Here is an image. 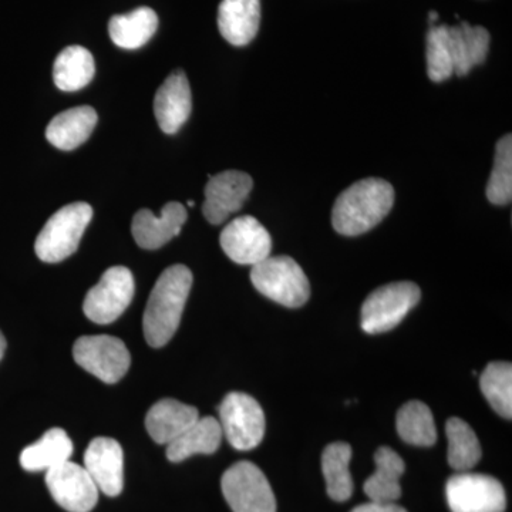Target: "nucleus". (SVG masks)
Returning <instances> with one entry per match:
<instances>
[{"label":"nucleus","mask_w":512,"mask_h":512,"mask_svg":"<svg viewBox=\"0 0 512 512\" xmlns=\"http://www.w3.org/2000/svg\"><path fill=\"white\" fill-rule=\"evenodd\" d=\"M192 286V272L185 265L165 269L157 279L144 312V336L151 348H163L180 326Z\"/></svg>","instance_id":"1"},{"label":"nucleus","mask_w":512,"mask_h":512,"mask_svg":"<svg viewBox=\"0 0 512 512\" xmlns=\"http://www.w3.org/2000/svg\"><path fill=\"white\" fill-rule=\"evenodd\" d=\"M393 185L382 178H365L339 195L332 211L335 231L345 237L365 234L392 211Z\"/></svg>","instance_id":"2"},{"label":"nucleus","mask_w":512,"mask_h":512,"mask_svg":"<svg viewBox=\"0 0 512 512\" xmlns=\"http://www.w3.org/2000/svg\"><path fill=\"white\" fill-rule=\"evenodd\" d=\"M93 218V208L87 202L64 205L46 222L35 242L40 261L57 264L69 258L79 248L84 231Z\"/></svg>","instance_id":"3"},{"label":"nucleus","mask_w":512,"mask_h":512,"mask_svg":"<svg viewBox=\"0 0 512 512\" xmlns=\"http://www.w3.org/2000/svg\"><path fill=\"white\" fill-rule=\"evenodd\" d=\"M256 291L286 308H301L311 296L308 276L291 256H268L252 266Z\"/></svg>","instance_id":"4"},{"label":"nucleus","mask_w":512,"mask_h":512,"mask_svg":"<svg viewBox=\"0 0 512 512\" xmlns=\"http://www.w3.org/2000/svg\"><path fill=\"white\" fill-rule=\"evenodd\" d=\"M421 291L413 282H394L377 288L362 306V329L370 335L396 328L420 302Z\"/></svg>","instance_id":"5"},{"label":"nucleus","mask_w":512,"mask_h":512,"mask_svg":"<svg viewBox=\"0 0 512 512\" xmlns=\"http://www.w3.org/2000/svg\"><path fill=\"white\" fill-rule=\"evenodd\" d=\"M221 488L234 512H276L271 484L254 463L239 461L229 467L221 478Z\"/></svg>","instance_id":"6"},{"label":"nucleus","mask_w":512,"mask_h":512,"mask_svg":"<svg viewBox=\"0 0 512 512\" xmlns=\"http://www.w3.org/2000/svg\"><path fill=\"white\" fill-rule=\"evenodd\" d=\"M222 434L237 450L258 447L265 436V414L261 404L247 393L227 394L220 406Z\"/></svg>","instance_id":"7"},{"label":"nucleus","mask_w":512,"mask_h":512,"mask_svg":"<svg viewBox=\"0 0 512 512\" xmlns=\"http://www.w3.org/2000/svg\"><path fill=\"white\" fill-rule=\"evenodd\" d=\"M136 284L130 269L113 266L107 269L86 295L84 315L99 325H109L120 318L133 301Z\"/></svg>","instance_id":"8"},{"label":"nucleus","mask_w":512,"mask_h":512,"mask_svg":"<svg viewBox=\"0 0 512 512\" xmlns=\"http://www.w3.org/2000/svg\"><path fill=\"white\" fill-rule=\"evenodd\" d=\"M77 365L101 382H120L130 369L131 356L123 340L109 335L83 336L73 346Z\"/></svg>","instance_id":"9"},{"label":"nucleus","mask_w":512,"mask_h":512,"mask_svg":"<svg viewBox=\"0 0 512 512\" xmlns=\"http://www.w3.org/2000/svg\"><path fill=\"white\" fill-rule=\"evenodd\" d=\"M447 503L453 512H504L507 495L497 478L463 471L448 478Z\"/></svg>","instance_id":"10"},{"label":"nucleus","mask_w":512,"mask_h":512,"mask_svg":"<svg viewBox=\"0 0 512 512\" xmlns=\"http://www.w3.org/2000/svg\"><path fill=\"white\" fill-rule=\"evenodd\" d=\"M46 485L53 500L69 512H90L99 501V488L86 468L70 460L46 471Z\"/></svg>","instance_id":"11"},{"label":"nucleus","mask_w":512,"mask_h":512,"mask_svg":"<svg viewBox=\"0 0 512 512\" xmlns=\"http://www.w3.org/2000/svg\"><path fill=\"white\" fill-rule=\"evenodd\" d=\"M254 180L242 171L228 170L217 175H210L205 185V201L202 205L205 220L212 225H220L228 220L229 215L244 207L251 194Z\"/></svg>","instance_id":"12"},{"label":"nucleus","mask_w":512,"mask_h":512,"mask_svg":"<svg viewBox=\"0 0 512 512\" xmlns=\"http://www.w3.org/2000/svg\"><path fill=\"white\" fill-rule=\"evenodd\" d=\"M220 244L231 261L256 265L271 256L272 239L264 225L251 215H242L222 229Z\"/></svg>","instance_id":"13"},{"label":"nucleus","mask_w":512,"mask_h":512,"mask_svg":"<svg viewBox=\"0 0 512 512\" xmlns=\"http://www.w3.org/2000/svg\"><path fill=\"white\" fill-rule=\"evenodd\" d=\"M84 468L99 491L117 497L124 487V453L119 441L97 437L84 454Z\"/></svg>","instance_id":"14"},{"label":"nucleus","mask_w":512,"mask_h":512,"mask_svg":"<svg viewBox=\"0 0 512 512\" xmlns=\"http://www.w3.org/2000/svg\"><path fill=\"white\" fill-rule=\"evenodd\" d=\"M187 218L184 205L171 201L164 205L160 217L150 210L138 211L131 222V232L138 247L158 249L180 235Z\"/></svg>","instance_id":"15"},{"label":"nucleus","mask_w":512,"mask_h":512,"mask_svg":"<svg viewBox=\"0 0 512 512\" xmlns=\"http://www.w3.org/2000/svg\"><path fill=\"white\" fill-rule=\"evenodd\" d=\"M192 110L191 87L187 74L175 70L161 84L154 99V114L165 134H175L190 119Z\"/></svg>","instance_id":"16"},{"label":"nucleus","mask_w":512,"mask_h":512,"mask_svg":"<svg viewBox=\"0 0 512 512\" xmlns=\"http://www.w3.org/2000/svg\"><path fill=\"white\" fill-rule=\"evenodd\" d=\"M261 0H222L218 8V29L228 43L247 46L258 35Z\"/></svg>","instance_id":"17"},{"label":"nucleus","mask_w":512,"mask_h":512,"mask_svg":"<svg viewBox=\"0 0 512 512\" xmlns=\"http://www.w3.org/2000/svg\"><path fill=\"white\" fill-rule=\"evenodd\" d=\"M448 42L454 74L461 77L485 62L490 50L491 36L483 26H471L470 23L461 22L458 26H448Z\"/></svg>","instance_id":"18"},{"label":"nucleus","mask_w":512,"mask_h":512,"mask_svg":"<svg viewBox=\"0 0 512 512\" xmlns=\"http://www.w3.org/2000/svg\"><path fill=\"white\" fill-rule=\"evenodd\" d=\"M198 419L200 413L194 406L175 399H163L148 410L146 427L151 439L167 446Z\"/></svg>","instance_id":"19"},{"label":"nucleus","mask_w":512,"mask_h":512,"mask_svg":"<svg viewBox=\"0 0 512 512\" xmlns=\"http://www.w3.org/2000/svg\"><path fill=\"white\" fill-rule=\"evenodd\" d=\"M97 124L93 107L80 106L57 114L46 128V138L52 146L72 151L86 143Z\"/></svg>","instance_id":"20"},{"label":"nucleus","mask_w":512,"mask_h":512,"mask_svg":"<svg viewBox=\"0 0 512 512\" xmlns=\"http://www.w3.org/2000/svg\"><path fill=\"white\" fill-rule=\"evenodd\" d=\"M375 464V474L367 478L363 490L370 501L394 503L402 497L400 478L406 471V464L390 447H380L376 451Z\"/></svg>","instance_id":"21"},{"label":"nucleus","mask_w":512,"mask_h":512,"mask_svg":"<svg viewBox=\"0 0 512 512\" xmlns=\"http://www.w3.org/2000/svg\"><path fill=\"white\" fill-rule=\"evenodd\" d=\"M222 436L220 421L202 417L167 444V458L171 463H181L195 454H214L221 446Z\"/></svg>","instance_id":"22"},{"label":"nucleus","mask_w":512,"mask_h":512,"mask_svg":"<svg viewBox=\"0 0 512 512\" xmlns=\"http://www.w3.org/2000/svg\"><path fill=\"white\" fill-rule=\"evenodd\" d=\"M73 443L63 429H50L42 439L30 444L20 454V466L30 473L49 471L70 460Z\"/></svg>","instance_id":"23"},{"label":"nucleus","mask_w":512,"mask_h":512,"mask_svg":"<svg viewBox=\"0 0 512 512\" xmlns=\"http://www.w3.org/2000/svg\"><path fill=\"white\" fill-rule=\"evenodd\" d=\"M158 28V16L151 8H138L110 19L109 33L114 45L136 50L146 45Z\"/></svg>","instance_id":"24"},{"label":"nucleus","mask_w":512,"mask_h":512,"mask_svg":"<svg viewBox=\"0 0 512 512\" xmlns=\"http://www.w3.org/2000/svg\"><path fill=\"white\" fill-rule=\"evenodd\" d=\"M96 74L94 57L86 47L69 46L59 53L53 66V80L63 92H77L92 82Z\"/></svg>","instance_id":"25"},{"label":"nucleus","mask_w":512,"mask_h":512,"mask_svg":"<svg viewBox=\"0 0 512 512\" xmlns=\"http://www.w3.org/2000/svg\"><path fill=\"white\" fill-rule=\"evenodd\" d=\"M350 458H352V448L348 443H332L323 450L322 471L326 480V490L329 497L336 503H343L352 497Z\"/></svg>","instance_id":"26"},{"label":"nucleus","mask_w":512,"mask_h":512,"mask_svg":"<svg viewBox=\"0 0 512 512\" xmlns=\"http://www.w3.org/2000/svg\"><path fill=\"white\" fill-rule=\"evenodd\" d=\"M397 433L412 446L431 447L437 440L433 413L427 404L412 400L397 413Z\"/></svg>","instance_id":"27"},{"label":"nucleus","mask_w":512,"mask_h":512,"mask_svg":"<svg viewBox=\"0 0 512 512\" xmlns=\"http://www.w3.org/2000/svg\"><path fill=\"white\" fill-rule=\"evenodd\" d=\"M447 461L458 473L470 471L483 456L480 441L466 421L453 417L447 421Z\"/></svg>","instance_id":"28"},{"label":"nucleus","mask_w":512,"mask_h":512,"mask_svg":"<svg viewBox=\"0 0 512 512\" xmlns=\"http://www.w3.org/2000/svg\"><path fill=\"white\" fill-rule=\"evenodd\" d=\"M481 392L494 412L504 419L512 417V366L508 362H493L485 367L480 379Z\"/></svg>","instance_id":"29"},{"label":"nucleus","mask_w":512,"mask_h":512,"mask_svg":"<svg viewBox=\"0 0 512 512\" xmlns=\"http://www.w3.org/2000/svg\"><path fill=\"white\" fill-rule=\"evenodd\" d=\"M488 201L494 205L510 204L512 200V137L505 134L495 146L494 167L488 180Z\"/></svg>","instance_id":"30"},{"label":"nucleus","mask_w":512,"mask_h":512,"mask_svg":"<svg viewBox=\"0 0 512 512\" xmlns=\"http://www.w3.org/2000/svg\"><path fill=\"white\" fill-rule=\"evenodd\" d=\"M427 73L431 82H446L454 74L448 26H431L427 33Z\"/></svg>","instance_id":"31"},{"label":"nucleus","mask_w":512,"mask_h":512,"mask_svg":"<svg viewBox=\"0 0 512 512\" xmlns=\"http://www.w3.org/2000/svg\"><path fill=\"white\" fill-rule=\"evenodd\" d=\"M352 512H407L403 507L394 503H376V501H369V503L359 505L353 508Z\"/></svg>","instance_id":"32"},{"label":"nucleus","mask_w":512,"mask_h":512,"mask_svg":"<svg viewBox=\"0 0 512 512\" xmlns=\"http://www.w3.org/2000/svg\"><path fill=\"white\" fill-rule=\"evenodd\" d=\"M6 350V339L3 336V333L0 332V360H2L3 355H5Z\"/></svg>","instance_id":"33"},{"label":"nucleus","mask_w":512,"mask_h":512,"mask_svg":"<svg viewBox=\"0 0 512 512\" xmlns=\"http://www.w3.org/2000/svg\"><path fill=\"white\" fill-rule=\"evenodd\" d=\"M429 19H430L431 26H434V22H437V20H439V13L430 12Z\"/></svg>","instance_id":"34"},{"label":"nucleus","mask_w":512,"mask_h":512,"mask_svg":"<svg viewBox=\"0 0 512 512\" xmlns=\"http://www.w3.org/2000/svg\"><path fill=\"white\" fill-rule=\"evenodd\" d=\"M194 205H195V204H194V201H192V200H191V201H188V207H191V208H192V207H194Z\"/></svg>","instance_id":"35"}]
</instances>
